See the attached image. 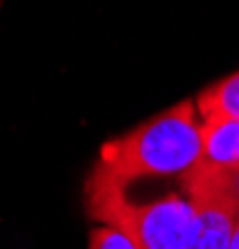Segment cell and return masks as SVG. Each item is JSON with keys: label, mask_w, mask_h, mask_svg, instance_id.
<instances>
[{"label": "cell", "mask_w": 239, "mask_h": 249, "mask_svg": "<svg viewBox=\"0 0 239 249\" xmlns=\"http://www.w3.org/2000/svg\"><path fill=\"white\" fill-rule=\"evenodd\" d=\"M194 100L177 102L130 132L100 147L90 179L125 190L137 179L177 177L182 182L202 160V135Z\"/></svg>", "instance_id": "6da1fadb"}, {"label": "cell", "mask_w": 239, "mask_h": 249, "mask_svg": "<svg viewBox=\"0 0 239 249\" xmlns=\"http://www.w3.org/2000/svg\"><path fill=\"white\" fill-rule=\"evenodd\" d=\"M85 204L90 217L125 230L139 249H189L194 210L187 195L170 192L150 202H132L125 190L87 177Z\"/></svg>", "instance_id": "7a4b0ae2"}, {"label": "cell", "mask_w": 239, "mask_h": 249, "mask_svg": "<svg viewBox=\"0 0 239 249\" xmlns=\"http://www.w3.org/2000/svg\"><path fill=\"white\" fill-rule=\"evenodd\" d=\"M182 184L194 210V234L189 249H229L239 217L234 177L197 164Z\"/></svg>", "instance_id": "3957f363"}, {"label": "cell", "mask_w": 239, "mask_h": 249, "mask_svg": "<svg viewBox=\"0 0 239 249\" xmlns=\"http://www.w3.org/2000/svg\"><path fill=\"white\" fill-rule=\"evenodd\" d=\"M202 160L199 164L214 172L239 175V117H202Z\"/></svg>", "instance_id": "277c9868"}, {"label": "cell", "mask_w": 239, "mask_h": 249, "mask_svg": "<svg viewBox=\"0 0 239 249\" xmlns=\"http://www.w3.org/2000/svg\"><path fill=\"white\" fill-rule=\"evenodd\" d=\"M194 105L199 117H214V115L239 117V70L207 85L197 95Z\"/></svg>", "instance_id": "5b68a950"}, {"label": "cell", "mask_w": 239, "mask_h": 249, "mask_svg": "<svg viewBox=\"0 0 239 249\" xmlns=\"http://www.w3.org/2000/svg\"><path fill=\"white\" fill-rule=\"evenodd\" d=\"M87 249H139V247L125 230L112 227V224H100L90 232Z\"/></svg>", "instance_id": "8992f818"}, {"label": "cell", "mask_w": 239, "mask_h": 249, "mask_svg": "<svg viewBox=\"0 0 239 249\" xmlns=\"http://www.w3.org/2000/svg\"><path fill=\"white\" fill-rule=\"evenodd\" d=\"M229 249H239V217H237V224H234V234H232Z\"/></svg>", "instance_id": "52a82bcc"}]
</instances>
